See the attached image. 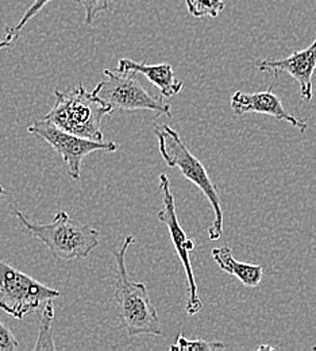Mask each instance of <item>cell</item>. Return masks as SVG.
<instances>
[{
  "label": "cell",
  "instance_id": "obj_20",
  "mask_svg": "<svg viewBox=\"0 0 316 351\" xmlns=\"http://www.w3.org/2000/svg\"><path fill=\"white\" fill-rule=\"evenodd\" d=\"M5 195V189L3 188V185L0 184V200H1V197Z\"/></svg>",
  "mask_w": 316,
  "mask_h": 351
},
{
  "label": "cell",
  "instance_id": "obj_19",
  "mask_svg": "<svg viewBox=\"0 0 316 351\" xmlns=\"http://www.w3.org/2000/svg\"><path fill=\"white\" fill-rule=\"evenodd\" d=\"M11 45L12 44L8 43L7 40H1V41H0V50H1V49H5V47H10Z\"/></svg>",
  "mask_w": 316,
  "mask_h": 351
},
{
  "label": "cell",
  "instance_id": "obj_11",
  "mask_svg": "<svg viewBox=\"0 0 316 351\" xmlns=\"http://www.w3.org/2000/svg\"><path fill=\"white\" fill-rule=\"evenodd\" d=\"M115 71L121 73L143 75L153 86L160 89L161 97H172L184 87V83L176 79L175 69L171 64L147 65L143 62H136L130 58H121Z\"/></svg>",
  "mask_w": 316,
  "mask_h": 351
},
{
  "label": "cell",
  "instance_id": "obj_6",
  "mask_svg": "<svg viewBox=\"0 0 316 351\" xmlns=\"http://www.w3.org/2000/svg\"><path fill=\"white\" fill-rule=\"evenodd\" d=\"M103 75L108 80L101 82L99 96L111 106L112 111H151L156 117L172 118V107L164 97H154L142 87L136 73L104 69Z\"/></svg>",
  "mask_w": 316,
  "mask_h": 351
},
{
  "label": "cell",
  "instance_id": "obj_2",
  "mask_svg": "<svg viewBox=\"0 0 316 351\" xmlns=\"http://www.w3.org/2000/svg\"><path fill=\"white\" fill-rule=\"evenodd\" d=\"M100 86L101 83L90 92L83 84H79L69 92L56 89L54 104L44 119L73 135L92 141H104L101 122L114 111L99 96Z\"/></svg>",
  "mask_w": 316,
  "mask_h": 351
},
{
  "label": "cell",
  "instance_id": "obj_10",
  "mask_svg": "<svg viewBox=\"0 0 316 351\" xmlns=\"http://www.w3.org/2000/svg\"><path fill=\"white\" fill-rule=\"evenodd\" d=\"M230 106L234 114L238 117H242L247 112L264 114V115L273 117L277 121H285L291 126L299 129L302 132L308 129L307 121L295 118L292 114L285 111L281 99L273 92L271 87L264 92H254V93H245V92L236 90L231 96Z\"/></svg>",
  "mask_w": 316,
  "mask_h": 351
},
{
  "label": "cell",
  "instance_id": "obj_1",
  "mask_svg": "<svg viewBox=\"0 0 316 351\" xmlns=\"http://www.w3.org/2000/svg\"><path fill=\"white\" fill-rule=\"evenodd\" d=\"M136 242V237L127 235L121 247L114 252L115 257V292L118 319L129 337L153 335L162 337V326L157 309L151 304L147 288L143 282L133 281L126 269L127 249Z\"/></svg>",
  "mask_w": 316,
  "mask_h": 351
},
{
  "label": "cell",
  "instance_id": "obj_17",
  "mask_svg": "<svg viewBox=\"0 0 316 351\" xmlns=\"http://www.w3.org/2000/svg\"><path fill=\"white\" fill-rule=\"evenodd\" d=\"M86 12V25L90 26L96 16L100 12H104L110 8V0H76Z\"/></svg>",
  "mask_w": 316,
  "mask_h": 351
},
{
  "label": "cell",
  "instance_id": "obj_7",
  "mask_svg": "<svg viewBox=\"0 0 316 351\" xmlns=\"http://www.w3.org/2000/svg\"><path fill=\"white\" fill-rule=\"evenodd\" d=\"M160 191L162 197V207L157 213V218L168 228L173 249L184 267L188 282V300L185 304V311L189 316H195L203 309V302L199 298L195 273L189 258V253L195 249V241L189 239L186 237V232L181 227L180 220L178 218L176 213L175 196L171 191V180L169 176L165 173L160 175Z\"/></svg>",
  "mask_w": 316,
  "mask_h": 351
},
{
  "label": "cell",
  "instance_id": "obj_5",
  "mask_svg": "<svg viewBox=\"0 0 316 351\" xmlns=\"http://www.w3.org/2000/svg\"><path fill=\"white\" fill-rule=\"evenodd\" d=\"M61 298L57 289L0 260V309L16 320L37 311L47 300Z\"/></svg>",
  "mask_w": 316,
  "mask_h": 351
},
{
  "label": "cell",
  "instance_id": "obj_4",
  "mask_svg": "<svg viewBox=\"0 0 316 351\" xmlns=\"http://www.w3.org/2000/svg\"><path fill=\"white\" fill-rule=\"evenodd\" d=\"M158 139V150L169 168H176L188 181L193 182L210 202L215 214V221L208 228L210 241H218L223 232V211L217 184L211 180L206 167L195 157L181 139L179 132L168 125L154 126Z\"/></svg>",
  "mask_w": 316,
  "mask_h": 351
},
{
  "label": "cell",
  "instance_id": "obj_21",
  "mask_svg": "<svg viewBox=\"0 0 316 351\" xmlns=\"http://www.w3.org/2000/svg\"><path fill=\"white\" fill-rule=\"evenodd\" d=\"M264 349H269V350H273V348H271V346H260V348H258V350H264Z\"/></svg>",
  "mask_w": 316,
  "mask_h": 351
},
{
  "label": "cell",
  "instance_id": "obj_16",
  "mask_svg": "<svg viewBox=\"0 0 316 351\" xmlns=\"http://www.w3.org/2000/svg\"><path fill=\"white\" fill-rule=\"evenodd\" d=\"M53 0H34L32 3V5L26 10V12L23 14V16L21 18V21L14 26V27H10L7 29V33H5V37L4 40H7L8 43L12 44V41H15L18 38V36L21 34V32L23 30V27L27 25L29 21H32L44 7H45L47 3H50Z\"/></svg>",
  "mask_w": 316,
  "mask_h": 351
},
{
  "label": "cell",
  "instance_id": "obj_18",
  "mask_svg": "<svg viewBox=\"0 0 316 351\" xmlns=\"http://www.w3.org/2000/svg\"><path fill=\"white\" fill-rule=\"evenodd\" d=\"M19 348L18 339L14 337L11 330L0 322V351H14Z\"/></svg>",
  "mask_w": 316,
  "mask_h": 351
},
{
  "label": "cell",
  "instance_id": "obj_3",
  "mask_svg": "<svg viewBox=\"0 0 316 351\" xmlns=\"http://www.w3.org/2000/svg\"><path fill=\"white\" fill-rule=\"evenodd\" d=\"M14 215L33 238L45 245L56 260L86 258L99 246V230L71 219L65 211H58L53 220L45 224L29 219L16 208H14Z\"/></svg>",
  "mask_w": 316,
  "mask_h": 351
},
{
  "label": "cell",
  "instance_id": "obj_12",
  "mask_svg": "<svg viewBox=\"0 0 316 351\" xmlns=\"http://www.w3.org/2000/svg\"><path fill=\"white\" fill-rule=\"evenodd\" d=\"M214 261L227 274L239 280L247 288H257L264 278V267L260 265L238 263L232 257V250L227 246L215 247L211 252Z\"/></svg>",
  "mask_w": 316,
  "mask_h": 351
},
{
  "label": "cell",
  "instance_id": "obj_9",
  "mask_svg": "<svg viewBox=\"0 0 316 351\" xmlns=\"http://www.w3.org/2000/svg\"><path fill=\"white\" fill-rule=\"evenodd\" d=\"M256 66L263 72H274L276 77L280 72L293 77L299 87L303 100L313 99V76L316 71V40L308 47L292 53L284 60H258Z\"/></svg>",
  "mask_w": 316,
  "mask_h": 351
},
{
  "label": "cell",
  "instance_id": "obj_15",
  "mask_svg": "<svg viewBox=\"0 0 316 351\" xmlns=\"http://www.w3.org/2000/svg\"><path fill=\"white\" fill-rule=\"evenodd\" d=\"M169 349L172 351H217L225 350L227 349V346L225 343L218 342V341H203V339L189 341L182 334H180V335H178L176 342Z\"/></svg>",
  "mask_w": 316,
  "mask_h": 351
},
{
  "label": "cell",
  "instance_id": "obj_8",
  "mask_svg": "<svg viewBox=\"0 0 316 351\" xmlns=\"http://www.w3.org/2000/svg\"><path fill=\"white\" fill-rule=\"evenodd\" d=\"M27 132L46 141L62 158L72 180H79L83 160L93 152H117L119 145L110 141H92L64 132L47 119L33 122Z\"/></svg>",
  "mask_w": 316,
  "mask_h": 351
},
{
  "label": "cell",
  "instance_id": "obj_14",
  "mask_svg": "<svg viewBox=\"0 0 316 351\" xmlns=\"http://www.w3.org/2000/svg\"><path fill=\"white\" fill-rule=\"evenodd\" d=\"M185 5L193 18H218L226 4L223 0H185Z\"/></svg>",
  "mask_w": 316,
  "mask_h": 351
},
{
  "label": "cell",
  "instance_id": "obj_13",
  "mask_svg": "<svg viewBox=\"0 0 316 351\" xmlns=\"http://www.w3.org/2000/svg\"><path fill=\"white\" fill-rule=\"evenodd\" d=\"M53 319H54L53 300H47L45 303V308L42 311L40 331H38L34 350H56V345L53 341V331H51Z\"/></svg>",
  "mask_w": 316,
  "mask_h": 351
}]
</instances>
